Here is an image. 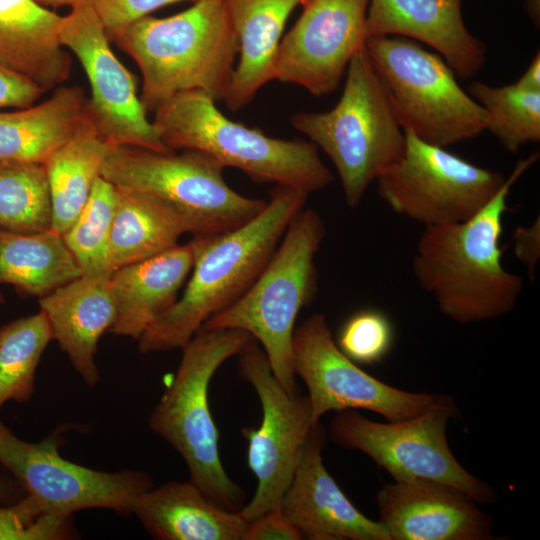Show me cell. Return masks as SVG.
I'll list each match as a JSON object with an SVG mask.
<instances>
[{
  "instance_id": "ba28073f",
  "label": "cell",
  "mask_w": 540,
  "mask_h": 540,
  "mask_svg": "<svg viewBox=\"0 0 540 540\" xmlns=\"http://www.w3.org/2000/svg\"><path fill=\"white\" fill-rule=\"evenodd\" d=\"M223 170L216 159L199 151L175 154L112 146L101 176L116 188L161 200L179 216L186 232L196 236L233 230L253 219L267 204L233 190Z\"/></svg>"
},
{
  "instance_id": "74e56055",
  "label": "cell",
  "mask_w": 540,
  "mask_h": 540,
  "mask_svg": "<svg viewBox=\"0 0 540 540\" xmlns=\"http://www.w3.org/2000/svg\"><path fill=\"white\" fill-rule=\"evenodd\" d=\"M514 251L516 257L525 265L533 278L535 267L540 257V221L539 216L530 226H519L515 230Z\"/></svg>"
},
{
  "instance_id": "ab89813d",
  "label": "cell",
  "mask_w": 540,
  "mask_h": 540,
  "mask_svg": "<svg viewBox=\"0 0 540 540\" xmlns=\"http://www.w3.org/2000/svg\"><path fill=\"white\" fill-rule=\"evenodd\" d=\"M25 495L26 493L14 478L0 475V504L14 503Z\"/></svg>"
},
{
  "instance_id": "603a6c76",
  "label": "cell",
  "mask_w": 540,
  "mask_h": 540,
  "mask_svg": "<svg viewBox=\"0 0 540 540\" xmlns=\"http://www.w3.org/2000/svg\"><path fill=\"white\" fill-rule=\"evenodd\" d=\"M132 514L158 540H243L248 524L191 480L149 488L137 497Z\"/></svg>"
},
{
  "instance_id": "83f0119b",
  "label": "cell",
  "mask_w": 540,
  "mask_h": 540,
  "mask_svg": "<svg viewBox=\"0 0 540 540\" xmlns=\"http://www.w3.org/2000/svg\"><path fill=\"white\" fill-rule=\"evenodd\" d=\"M81 275L61 235L0 228V283L40 298Z\"/></svg>"
},
{
  "instance_id": "277c9868",
  "label": "cell",
  "mask_w": 540,
  "mask_h": 540,
  "mask_svg": "<svg viewBox=\"0 0 540 540\" xmlns=\"http://www.w3.org/2000/svg\"><path fill=\"white\" fill-rule=\"evenodd\" d=\"M215 102L206 93L187 91L161 104L152 120L161 141L172 151L205 153L224 168H237L256 182L310 194L334 181L313 142L269 137L228 119Z\"/></svg>"
},
{
  "instance_id": "30bf717a",
  "label": "cell",
  "mask_w": 540,
  "mask_h": 540,
  "mask_svg": "<svg viewBox=\"0 0 540 540\" xmlns=\"http://www.w3.org/2000/svg\"><path fill=\"white\" fill-rule=\"evenodd\" d=\"M457 412L454 402L407 420L380 423L348 409L336 412L330 435L340 446L368 455L394 481H435L462 491L478 504H493L498 498L494 488L464 469L448 445L447 423Z\"/></svg>"
},
{
  "instance_id": "f1b7e54d",
  "label": "cell",
  "mask_w": 540,
  "mask_h": 540,
  "mask_svg": "<svg viewBox=\"0 0 540 540\" xmlns=\"http://www.w3.org/2000/svg\"><path fill=\"white\" fill-rule=\"evenodd\" d=\"M53 340L43 311L0 327V411L8 401L28 402L40 359Z\"/></svg>"
},
{
  "instance_id": "7a4b0ae2",
  "label": "cell",
  "mask_w": 540,
  "mask_h": 540,
  "mask_svg": "<svg viewBox=\"0 0 540 540\" xmlns=\"http://www.w3.org/2000/svg\"><path fill=\"white\" fill-rule=\"evenodd\" d=\"M309 194L277 185L247 223L190 241L193 266L176 303L137 339L141 353L182 349L214 314L236 301L260 275Z\"/></svg>"
},
{
  "instance_id": "b9f144b4",
  "label": "cell",
  "mask_w": 540,
  "mask_h": 540,
  "mask_svg": "<svg viewBox=\"0 0 540 540\" xmlns=\"http://www.w3.org/2000/svg\"><path fill=\"white\" fill-rule=\"evenodd\" d=\"M37 3L44 7H72L78 0H35Z\"/></svg>"
},
{
  "instance_id": "f546056e",
  "label": "cell",
  "mask_w": 540,
  "mask_h": 540,
  "mask_svg": "<svg viewBox=\"0 0 540 540\" xmlns=\"http://www.w3.org/2000/svg\"><path fill=\"white\" fill-rule=\"evenodd\" d=\"M52 209L44 164L0 160V228L51 230Z\"/></svg>"
},
{
  "instance_id": "5bb4252c",
  "label": "cell",
  "mask_w": 540,
  "mask_h": 540,
  "mask_svg": "<svg viewBox=\"0 0 540 540\" xmlns=\"http://www.w3.org/2000/svg\"><path fill=\"white\" fill-rule=\"evenodd\" d=\"M293 365L307 387L314 424L327 412L348 409L402 421L455 402L448 395L407 392L368 374L339 349L321 313L295 328Z\"/></svg>"
},
{
  "instance_id": "d4e9b609",
  "label": "cell",
  "mask_w": 540,
  "mask_h": 540,
  "mask_svg": "<svg viewBox=\"0 0 540 540\" xmlns=\"http://www.w3.org/2000/svg\"><path fill=\"white\" fill-rule=\"evenodd\" d=\"M88 99L79 86H58L38 104L0 112V160L44 164L81 127Z\"/></svg>"
},
{
  "instance_id": "d6a6232c",
  "label": "cell",
  "mask_w": 540,
  "mask_h": 540,
  "mask_svg": "<svg viewBox=\"0 0 540 540\" xmlns=\"http://www.w3.org/2000/svg\"><path fill=\"white\" fill-rule=\"evenodd\" d=\"M393 326L377 309H362L342 325L337 346L353 362L372 365L382 361L393 344Z\"/></svg>"
},
{
  "instance_id": "e0dca14e",
  "label": "cell",
  "mask_w": 540,
  "mask_h": 540,
  "mask_svg": "<svg viewBox=\"0 0 540 540\" xmlns=\"http://www.w3.org/2000/svg\"><path fill=\"white\" fill-rule=\"evenodd\" d=\"M379 522L391 540H490L493 522L462 491L435 481L387 483L377 492Z\"/></svg>"
},
{
  "instance_id": "f35d334b",
  "label": "cell",
  "mask_w": 540,
  "mask_h": 540,
  "mask_svg": "<svg viewBox=\"0 0 540 540\" xmlns=\"http://www.w3.org/2000/svg\"><path fill=\"white\" fill-rule=\"evenodd\" d=\"M515 84L529 92H540V53L537 52L526 71Z\"/></svg>"
},
{
  "instance_id": "7bdbcfd3",
  "label": "cell",
  "mask_w": 540,
  "mask_h": 540,
  "mask_svg": "<svg viewBox=\"0 0 540 540\" xmlns=\"http://www.w3.org/2000/svg\"><path fill=\"white\" fill-rule=\"evenodd\" d=\"M5 303V297L3 295V293L0 291V305Z\"/></svg>"
},
{
  "instance_id": "9a60e30c",
  "label": "cell",
  "mask_w": 540,
  "mask_h": 540,
  "mask_svg": "<svg viewBox=\"0 0 540 540\" xmlns=\"http://www.w3.org/2000/svg\"><path fill=\"white\" fill-rule=\"evenodd\" d=\"M62 45L78 58L91 98L88 114L111 146H133L173 152L147 118L132 74L114 55L107 31L90 0H78L60 25Z\"/></svg>"
},
{
  "instance_id": "1f68e13d",
  "label": "cell",
  "mask_w": 540,
  "mask_h": 540,
  "mask_svg": "<svg viewBox=\"0 0 540 540\" xmlns=\"http://www.w3.org/2000/svg\"><path fill=\"white\" fill-rule=\"evenodd\" d=\"M116 199V187L99 177L82 211L62 235L82 275L112 274L108 268V251Z\"/></svg>"
},
{
  "instance_id": "4316f807",
  "label": "cell",
  "mask_w": 540,
  "mask_h": 540,
  "mask_svg": "<svg viewBox=\"0 0 540 540\" xmlns=\"http://www.w3.org/2000/svg\"><path fill=\"white\" fill-rule=\"evenodd\" d=\"M116 190L108 251L111 273L177 246L187 233L179 216L161 200L140 191Z\"/></svg>"
},
{
  "instance_id": "3957f363",
  "label": "cell",
  "mask_w": 540,
  "mask_h": 540,
  "mask_svg": "<svg viewBox=\"0 0 540 540\" xmlns=\"http://www.w3.org/2000/svg\"><path fill=\"white\" fill-rule=\"evenodd\" d=\"M109 39L138 65L140 100L150 112L187 91L224 100L239 52L225 0H198L166 18L145 16Z\"/></svg>"
},
{
  "instance_id": "4dcf8cb0",
  "label": "cell",
  "mask_w": 540,
  "mask_h": 540,
  "mask_svg": "<svg viewBox=\"0 0 540 540\" xmlns=\"http://www.w3.org/2000/svg\"><path fill=\"white\" fill-rule=\"evenodd\" d=\"M469 94L486 113V130L508 152L540 141V92L525 91L515 83L492 87L478 81L469 87Z\"/></svg>"
},
{
  "instance_id": "cb8c5ba5",
  "label": "cell",
  "mask_w": 540,
  "mask_h": 540,
  "mask_svg": "<svg viewBox=\"0 0 540 540\" xmlns=\"http://www.w3.org/2000/svg\"><path fill=\"white\" fill-rule=\"evenodd\" d=\"M306 0H225L238 37L240 58L224 101L233 110L247 105L274 80L275 61L285 23Z\"/></svg>"
},
{
  "instance_id": "9c48e42d",
  "label": "cell",
  "mask_w": 540,
  "mask_h": 540,
  "mask_svg": "<svg viewBox=\"0 0 540 540\" xmlns=\"http://www.w3.org/2000/svg\"><path fill=\"white\" fill-rule=\"evenodd\" d=\"M365 48L403 131L447 147L486 130L484 109L437 54L401 36H371Z\"/></svg>"
},
{
  "instance_id": "8992f818",
  "label": "cell",
  "mask_w": 540,
  "mask_h": 540,
  "mask_svg": "<svg viewBox=\"0 0 540 540\" xmlns=\"http://www.w3.org/2000/svg\"><path fill=\"white\" fill-rule=\"evenodd\" d=\"M250 335L236 329H199L181 349L171 383L149 417L150 429L184 459L190 479L216 504L243 507L244 494L227 475L218 450V430L208 401L210 381L219 367L237 356Z\"/></svg>"
},
{
  "instance_id": "d590c367",
  "label": "cell",
  "mask_w": 540,
  "mask_h": 540,
  "mask_svg": "<svg viewBox=\"0 0 540 540\" xmlns=\"http://www.w3.org/2000/svg\"><path fill=\"white\" fill-rule=\"evenodd\" d=\"M43 93L45 91L28 78L0 65V109L31 106Z\"/></svg>"
},
{
  "instance_id": "44dd1931",
  "label": "cell",
  "mask_w": 540,
  "mask_h": 540,
  "mask_svg": "<svg viewBox=\"0 0 540 540\" xmlns=\"http://www.w3.org/2000/svg\"><path fill=\"white\" fill-rule=\"evenodd\" d=\"M62 16L35 0H0V65L45 92L70 76L71 60L60 39Z\"/></svg>"
},
{
  "instance_id": "484cf974",
  "label": "cell",
  "mask_w": 540,
  "mask_h": 540,
  "mask_svg": "<svg viewBox=\"0 0 540 540\" xmlns=\"http://www.w3.org/2000/svg\"><path fill=\"white\" fill-rule=\"evenodd\" d=\"M111 147L100 136L88 114L74 136L44 163L53 232L62 236L74 223L95 181L101 177Z\"/></svg>"
},
{
  "instance_id": "8d00e7d4",
  "label": "cell",
  "mask_w": 540,
  "mask_h": 540,
  "mask_svg": "<svg viewBox=\"0 0 540 540\" xmlns=\"http://www.w3.org/2000/svg\"><path fill=\"white\" fill-rule=\"evenodd\" d=\"M301 540L300 533L283 516L280 508L248 522L243 540Z\"/></svg>"
},
{
  "instance_id": "60d3db41",
  "label": "cell",
  "mask_w": 540,
  "mask_h": 540,
  "mask_svg": "<svg viewBox=\"0 0 540 540\" xmlns=\"http://www.w3.org/2000/svg\"><path fill=\"white\" fill-rule=\"evenodd\" d=\"M525 10L534 24L539 27L540 23V0H525Z\"/></svg>"
},
{
  "instance_id": "5b68a950",
  "label": "cell",
  "mask_w": 540,
  "mask_h": 540,
  "mask_svg": "<svg viewBox=\"0 0 540 540\" xmlns=\"http://www.w3.org/2000/svg\"><path fill=\"white\" fill-rule=\"evenodd\" d=\"M325 230L320 214L303 208L253 284L200 328L236 329L255 338L275 378L290 394L298 392L293 365L295 322L317 290L315 256Z\"/></svg>"
},
{
  "instance_id": "7c38bea8",
  "label": "cell",
  "mask_w": 540,
  "mask_h": 540,
  "mask_svg": "<svg viewBox=\"0 0 540 540\" xmlns=\"http://www.w3.org/2000/svg\"><path fill=\"white\" fill-rule=\"evenodd\" d=\"M402 157L377 180L381 199L425 226L463 222L497 193L505 177L404 131Z\"/></svg>"
},
{
  "instance_id": "836d02e7",
  "label": "cell",
  "mask_w": 540,
  "mask_h": 540,
  "mask_svg": "<svg viewBox=\"0 0 540 540\" xmlns=\"http://www.w3.org/2000/svg\"><path fill=\"white\" fill-rule=\"evenodd\" d=\"M78 533L72 516L44 513L28 495L0 504V540H67Z\"/></svg>"
},
{
  "instance_id": "ffe728a7",
  "label": "cell",
  "mask_w": 540,
  "mask_h": 540,
  "mask_svg": "<svg viewBox=\"0 0 540 540\" xmlns=\"http://www.w3.org/2000/svg\"><path fill=\"white\" fill-rule=\"evenodd\" d=\"M110 276L81 275L39 298L53 340L91 388L100 381L95 361L98 342L116 317Z\"/></svg>"
},
{
  "instance_id": "8fae6325",
  "label": "cell",
  "mask_w": 540,
  "mask_h": 540,
  "mask_svg": "<svg viewBox=\"0 0 540 540\" xmlns=\"http://www.w3.org/2000/svg\"><path fill=\"white\" fill-rule=\"evenodd\" d=\"M63 426L39 442L18 438L0 421V464L46 514L72 516L100 508L132 514L137 497L154 486L138 470L100 471L65 459L59 452Z\"/></svg>"
},
{
  "instance_id": "4fadbf2b",
  "label": "cell",
  "mask_w": 540,
  "mask_h": 540,
  "mask_svg": "<svg viewBox=\"0 0 540 540\" xmlns=\"http://www.w3.org/2000/svg\"><path fill=\"white\" fill-rule=\"evenodd\" d=\"M238 371L258 395L262 419L257 428H244L247 463L257 479L252 499L239 510L250 522L280 508L313 423L307 395L290 394L275 378L268 359L250 336L237 354Z\"/></svg>"
},
{
  "instance_id": "2e32d148",
  "label": "cell",
  "mask_w": 540,
  "mask_h": 540,
  "mask_svg": "<svg viewBox=\"0 0 540 540\" xmlns=\"http://www.w3.org/2000/svg\"><path fill=\"white\" fill-rule=\"evenodd\" d=\"M369 0H306L279 44L274 80L314 96L334 91L366 41Z\"/></svg>"
},
{
  "instance_id": "6da1fadb",
  "label": "cell",
  "mask_w": 540,
  "mask_h": 540,
  "mask_svg": "<svg viewBox=\"0 0 540 540\" xmlns=\"http://www.w3.org/2000/svg\"><path fill=\"white\" fill-rule=\"evenodd\" d=\"M538 158L535 152L518 161L493 198L471 218L424 227L412 271L438 310L454 322L493 320L515 308L524 283L502 264L503 219L513 185Z\"/></svg>"
},
{
  "instance_id": "7402d4cb",
  "label": "cell",
  "mask_w": 540,
  "mask_h": 540,
  "mask_svg": "<svg viewBox=\"0 0 540 540\" xmlns=\"http://www.w3.org/2000/svg\"><path fill=\"white\" fill-rule=\"evenodd\" d=\"M193 260L189 242L115 270L110 288L116 317L109 332L138 339L176 303Z\"/></svg>"
},
{
  "instance_id": "d6986e66",
  "label": "cell",
  "mask_w": 540,
  "mask_h": 540,
  "mask_svg": "<svg viewBox=\"0 0 540 540\" xmlns=\"http://www.w3.org/2000/svg\"><path fill=\"white\" fill-rule=\"evenodd\" d=\"M366 39L401 36L429 45L454 74L471 78L483 67L485 46L467 29L462 0H369Z\"/></svg>"
},
{
  "instance_id": "ac0fdd59",
  "label": "cell",
  "mask_w": 540,
  "mask_h": 540,
  "mask_svg": "<svg viewBox=\"0 0 540 540\" xmlns=\"http://www.w3.org/2000/svg\"><path fill=\"white\" fill-rule=\"evenodd\" d=\"M325 432L320 422L311 430L280 510L308 540H391L379 522L366 517L346 497L322 458Z\"/></svg>"
},
{
  "instance_id": "52a82bcc",
  "label": "cell",
  "mask_w": 540,
  "mask_h": 540,
  "mask_svg": "<svg viewBox=\"0 0 540 540\" xmlns=\"http://www.w3.org/2000/svg\"><path fill=\"white\" fill-rule=\"evenodd\" d=\"M346 71L343 93L333 109L297 113L291 123L327 154L347 205L355 208L370 184L402 157L406 138L365 44Z\"/></svg>"
},
{
  "instance_id": "e575fe53",
  "label": "cell",
  "mask_w": 540,
  "mask_h": 540,
  "mask_svg": "<svg viewBox=\"0 0 540 540\" xmlns=\"http://www.w3.org/2000/svg\"><path fill=\"white\" fill-rule=\"evenodd\" d=\"M108 37L153 11L184 0H90ZM196 2L198 0H190Z\"/></svg>"
}]
</instances>
